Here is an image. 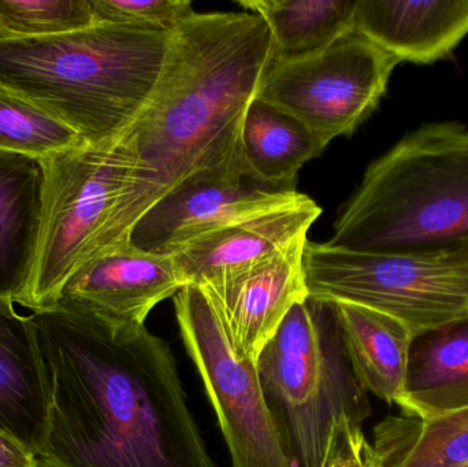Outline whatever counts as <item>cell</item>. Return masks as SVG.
Here are the masks:
<instances>
[{
  "label": "cell",
  "instance_id": "4fadbf2b",
  "mask_svg": "<svg viewBox=\"0 0 468 467\" xmlns=\"http://www.w3.org/2000/svg\"><path fill=\"white\" fill-rule=\"evenodd\" d=\"M322 208L307 195L275 208L202 236L176 252L186 284L205 287L250 268L299 241L307 240Z\"/></svg>",
  "mask_w": 468,
  "mask_h": 467
},
{
  "label": "cell",
  "instance_id": "6da1fadb",
  "mask_svg": "<svg viewBox=\"0 0 468 467\" xmlns=\"http://www.w3.org/2000/svg\"><path fill=\"white\" fill-rule=\"evenodd\" d=\"M30 314L49 395L37 467H218L169 343L65 299Z\"/></svg>",
  "mask_w": 468,
  "mask_h": 467
},
{
  "label": "cell",
  "instance_id": "603a6c76",
  "mask_svg": "<svg viewBox=\"0 0 468 467\" xmlns=\"http://www.w3.org/2000/svg\"><path fill=\"white\" fill-rule=\"evenodd\" d=\"M95 24L90 0H0L5 37H47Z\"/></svg>",
  "mask_w": 468,
  "mask_h": 467
},
{
  "label": "cell",
  "instance_id": "8992f818",
  "mask_svg": "<svg viewBox=\"0 0 468 467\" xmlns=\"http://www.w3.org/2000/svg\"><path fill=\"white\" fill-rule=\"evenodd\" d=\"M43 211L37 260L25 309H49L80 271L115 247L136 177L128 131L114 139L79 145L40 161Z\"/></svg>",
  "mask_w": 468,
  "mask_h": 467
},
{
  "label": "cell",
  "instance_id": "7402d4cb",
  "mask_svg": "<svg viewBox=\"0 0 468 467\" xmlns=\"http://www.w3.org/2000/svg\"><path fill=\"white\" fill-rule=\"evenodd\" d=\"M84 143L51 112L0 88V153L43 161Z\"/></svg>",
  "mask_w": 468,
  "mask_h": 467
},
{
  "label": "cell",
  "instance_id": "7a4b0ae2",
  "mask_svg": "<svg viewBox=\"0 0 468 467\" xmlns=\"http://www.w3.org/2000/svg\"><path fill=\"white\" fill-rule=\"evenodd\" d=\"M274 59L271 32L258 14L195 11L178 25L161 81L128 129L137 166L122 214L126 239L184 181L245 178L242 122Z\"/></svg>",
  "mask_w": 468,
  "mask_h": 467
},
{
  "label": "cell",
  "instance_id": "ffe728a7",
  "mask_svg": "<svg viewBox=\"0 0 468 467\" xmlns=\"http://www.w3.org/2000/svg\"><path fill=\"white\" fill-rule=\"evenodd\" d=\"M371 444L379 467H468V409L431 419L387 417Z\"/></svg>",
  "mask_w": 468,
  "mask_h": 467
},
{
  "label": "cell",
  "instance_id": "52a82bcc",
  "mask_svg": "<svg viewBox=\"0 0 468 467\" xmlns=\"http://www.w3.org/2000/svg\"><path fill=\"white\" fill-rule=\"evenodd\" d=\"M303 268L310 298L378 310L414 336L468 317V247L376 254L307 240Z\"/></svg>",
  "mask_w": 468,
  "mask_h": 467
},
{
  "label": "cell",
  "instance_id": "484cf974",
  "mask_svg": "<svg viewBox=\"0 0 468 467\" xmlns=\"http://www.w3.org/2000/svg\"><path fill=\"white\" fill-rule=\"evenodd\" d=\"M0 467H37V462L24 444L0 430Z\"/></svg>",
  "mask_w": 468,
  "mask_h": 467
},
{
  "label": "cell",
  "instance_id": "ac0fdd59",
  "mask_svg": "<svg viewBox=\"0 0 468 467\" xmlns=\"http://www.w3.org/2000/svg\"><path fill=\"white\" fill-rule=\"evenodd\" d=\"M352 372L367 394L399 405L406 388L414 334L398 318L348 302H333Z\"/></svg>",
  "mask_w": 468,
  "mask_h": 467
},
{
  "label": "cell",
  "instance_id": "277c9868",
  "mask_svg": "<svg viewBox=\"0 0 468 467\" xmlns=\"http://www.w3.org/2000/svg\"><path fill=\"white\" fill-rule=\"evenodd\" d=\"M327 244L376 254L467 249V126L425 123L376 159Z\"/></svg>",
  "mask_w": 468,
  "mask_h": 467
},
{
  "label": "cell",
  "instance_id": "44dd1931",
  "mask_svg": "<svg viewBox=\"0 0 468 467\" xmlns=\"http://www.w3.org/2000/svg\"><path fill=\"white\" fill-rule=\"evenodd\" d=\"M357 0H239L264 19L275 57L297 58L319 51L354 29Z\"/></svg>",
  "mask_w": 468,
  "mask_h": 467
},
{
  "label": "cell",
  "instance_id": "3957f363",
  "mask_svg": "<svg viewBox=\"0 0 468 467\" xmlns=\"http://www.w3.org/2000/svg\"><path fill=\"white\" fill-rule=\"evenodd\" d=\"M173 32L95 24L47 37H3L0 88L51 112L87 144L106 142L144 111L164 74Z\"/></svg>",
  "mask_w": 468,
  "mask_h": 467
},
{
  "label": "cell",
  "instance_id": "cb8c5ba5",
  "mask_svg": "<svg viewBox=\"0 0 468 467\" xmlns=\"http://www.w3.org/2000/svg\"><path fill=\"white\" fill-rule=\"evenodd\" d=\"M96 24L173 30L195 13L189 0H90Z\"/></svg>",
  "mask_w": 468,
  "mask_h": 467
},
{
  "label": "cell",
  "instance_id": "7c38bea8",
  "mask_svg": "<svg viewBox=\"0 0 468 467\" xmlns=\"http://www.w3.org/2000/svg\"><path fill=\"white\" fill-rule=\"evenodd\" d=\"M186 285L175 255L153 254L126 243L80 271L60 299L112 320L145 325L150 313Z\"/></svg>",
  "mask_w": 468,
  "mask_h": 467
},
{
  "label": "cell",
  "instance_id": "5b68a950",
  "mask_svg": "<svg viewBox=\"0 0 468 467\" xmlns=\"http://www.w3.org/2000/svg\"><path fill=\"white\" fill-rule=\"evenodd\" d=\"M259 381L292 467H322L338 422L362 427L367 392L352 372L333 302L294 304L256 361Z\"/></svg>",
  "mask_w": 468,
  "mask_h": 467
},
{
  "label": "cell",
  "instance_id": "e0dca14e",
  "mask_svg": "<svg viewBox=\"0 0 468 467\" xmlns=\"http://www.w3.org/2000/svg\"><path fill=\"white\" fill-rule=\"evenodd\" d=\"M401 414L431 419L468 409V317L412 340Z\"/></svg>",
  "mask_w": 468,
  "mask_h": 467
},
{
  "label": "cell",
  "instance_id": "ba28073f",
  "mask_svg": "<svg viewBox=\"0 0 468 467\" xmlns=\"http://www.w3.org/2000/svg\"><path fill=\"white\" fill-rule=\"evenodd\" d=\"M399 63L354 27L319 51L275 57L256 98L293 115L329 145L373 114Z\"/></svg>",
  "mask_w": 468,
  "mask_h": 467
},
{
  "label": "cell",
  "instance_id": "9a60e30c",
  "mask_svg": "<svg viewBox=\"0 0 468 467\" xmlns=\"http://www.w3.org/2000/svg\"><path fill=\"white\" fill-rule=\"evenodd\" d=\"M48 383L32 314L0 303V430L37 455L46 438Z\"/></svg>",
  "mask_w": 468,
  "mask_h": 467
},
{
  "label": "cell",
  "instance_id": "9c48e42d",
  "mask_svg": "<svg viewBox=\"0 0 468 467\" xmlns=\"http://www.w3.org/2000/svg\"><path fill=\"white\" fill-rule=\"evenodd\" d=\"M173 299L184 345L218 417L232 467H292L267 409L256 362L237 358L202 288L186 285Z\"/></svg>",
  "mask_w": 468,
  "mask_h": 467
},
{
  "label": "cell",
  "instance_id": "5bb4252c",
  "mask_svg": "<svg viewBox=\"0 0 468 467\" xmlns=\"http://www.w3.org/2000/svg\"><path fill=\"white\" fill-rule=\"evenodd\" d=\"M355 29L399 62L431 65L468 36V0H357Z\"/></svg>",
  "mask_w": 468,
  "mask_h": 467
},
{
  "label": "cell",
  "instance_id": "2e32d148",
  "mask_svg": "<svg viewBox=\"0 0 468 467\" xmlns=\"http://www.w3.org/2000/svg\"><path fill=\"white\" fill-rule=\"evenodd\" d=\"M37 159L0 153V303L25 306L37 260L43 211Z\"/></svg>",
  "mask_w": 468,
  "mask_h": 467
},
{
  "label": "cell",
  "instance_id": "4316f807",
  "mask_svg": "<svg viewBox=\"0 0 468 467\" xmlns=\"http://www.w3.org/2000/svg\"><path fill=\"white\" fill-rule=\"evenodd\" d=\"M3 37H5V36H3L2 30H0V38H3Z\"/></svg>",
  "mask_w": 468,
  "mask_h": 467
},
{
  "label": "cell",
  "instance_id": "d4e9b609",
  "mask_svg": "<svg viewBox=\"0 0 468 467\" xmlns=\"http://www.w3.org/2000/svg\"><path fill=\"white\" fill-rule=\"evenodd\" d=\"M322 467H379V463L362 427L344 419L333 430Z\"/></svg>",
  "mask_w": 468,
  "mask_h": 467
},
{
  "label": "cell",
  "instance_id": "8fae6325",
  "mask_svg": "<svg viewBox=\"0 0 468 467\" xmlns=\"http://www.w3.org/2000/svg\"><path fill=\"white\" fill-rule=\"evenodd\" d=\"M307 240L202 288L216 307L237 358L258 361L294 304L308 298L303 268Z\"/></svg>",
  "mask_w": 468,
  "mask_h": 467
},
{
  "label": "cell",
  "instance_id": "30bf717a",
  "mask_svg": "<svg viewBox=\"0 0 468 467\" xmlns=\"http://www.w3.org/2000/svg\"><path fill=\"white\" fill-rule=\"evenodd\" d=\"M304 196L245 178L197 175L156 202L134 225L129 241L143 251L175 255L208 233L285 207Z\"/></svg>",
  "mask_w": 468,
  "mask_h": 467
},
{
  "label": "cell",
  "instance_id": "d6986e66",
  "mask_svg": "<svg viewBox=\"0 0 468 467\" xmlns=\"http://www.w3.org/2000/svg\"><path fill=\"white\" fill-rule=\"evenodd\" d=\"M327 145L302 121L255 98L248 106L239 136L245 178L280 191H294L297 175Z\"/></svg>",
  "mask_w": 468,
  "mask_h": 467
}]
</instances>
